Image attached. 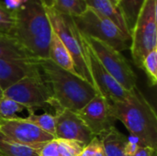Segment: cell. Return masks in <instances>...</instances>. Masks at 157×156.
Masks as SVG:
<instances>
[{"label": "cell", "instance_id": "6da1fadb", "mask_svg": "<svg viewBox=\"0 0 157 156\" xmlns=\"http://www.w3.org/2000/svg\"><path fill=\"white\" fill-rule=\"evenodd\" d=\"M15 28L12 36L36 59H49L52 28L41 0H28L14 11Z\"/></svg>", "mask_w": 157, "mask_h": 156}, {"label": "cell", "instance_id": "7a4b0ae2", "mask_svg": "<svg viewBox=\"0 0 157 156\" xmlns=\"http://www.w3.org/2000/svg\"><path fill=\"white\" fill-rule=\"evenodd\" d=\"M111 112L135 137L141 147L157 148V116L144 94L135 87L122 102L111 103Z\"/></svg>", "mask_w": 157, "mask_h": 156}, {"label": "cell", "instance_id": "3957f363", "mask_svg": "<svg viewBox=\"0 0 157 156\" xmlns=\"http://www.w3.org/2000/svg\"><path fill=\"white\" fill-rule=\"evenodd\" d=\"M39 63L52 93V108L54 111L66 108L77 113L98 94L91 84L62 69L51 60H40Z\"/></svg>", "mask_w": 157, "mask_h": 156}, {"label": "cell", "instance_id": "277c9868", "mask_svg": "<svg viewBox=\"0 0 157 156\" xmlns=\"http://www.w3.org/2000/svg\"><path fill=\"white\" fill-rule=\"evenodd\" d=\"M45 9L52 30L64 44L73 58L77 74L93 86V80L86 62L83 38L74 22L73 17L61 14L52 7L45 6Z\"/></svg>", "mask_w": 157, "mask_h": 156}, {"label": "cell", "instance_id": "5b68a950", "mask_svg": "<svg viewBox=\"0 0 157 156\" xmlns=\"http://www.w3.org/2000/svg\"><path fill=\"white\" fill-rule=\"evenodd\" d=\"M74 22L80 33L86 37L98 39L120 52L130 49L131 39L128 38L115 23L87 6L86 11L73 17Z\"/></svg>", "mask_w": 157, "mask_h": 156}, {"label": "cell", "instance_id": "8992f818", "mask_svg": "<svg viewBox=\"0 0 157 156\" xmlns=\"http://www.w3.org/2000/svg\"><path fill=\"white\" fill-rule=\"evenodd\" d=\"M131 53L142 69L144 57L157 49V0H146L131 33Z\"/></svg>", "mask_w": 157, "mask_h": 156}, {"label": "cell", "instance_id": "52a82bcc", "mask_svg": "<svg viewBox=\"0 0 157 156\" xmlns=\"http://www.w3.org/2000/svg\"><path fill=\"white\" fill-rule=\"evenodd\" d=\"M3 96L25 107L26 109L52 106V93L42 72L28 75L3 92Z\"/></svg>", "mask_w": 157, "mask_h": 156}, {"label": "cell", "instance_id": "ba28073f", "mask_svg": "<svg viewBox=\"0 0 157 156\" xmlns=\"http://www.w3.org/2000/svg\"><path fill=\"white\" fill-rule=\"evenodd\" d=\"M83 37L102 66L126 91L137 87V77L121 52L98 39Z\"/></svg>", "mask_w": 157, "mask_h": 156}, {"label": "cell", "instance_id": "9c48e42d", "mask_svg": "<svg viewBox=\"0 0 157 156\" xmlns=\"http://www.w3.org/2000/svg\"><path fill=\"white\" fill-rule=\"evenodd\" d=\"M0 135L16 143L40 150L47 143L54 139L25 118L17 116L9 119H0Z\"/></svg>", "mask_w": 157, "mask_h": 156}, {"label": "cell", "instance_id": "30bf717a", "mask_svg": "<svg viewBox=\"0 0 157 156\" xmlns=\"http://www.w3.org/2000/svg\"><path fill=\"white\" fill-rule=\"evenodd\" d=\"M81 34V33H80ZM84 41L86 62L88 69L93 80V86L98 94L105 97L110 103L122 102L126 100L130 92L126 91L102 66L98 58L95 56L83 35L81 34Z\"/></svg>", "mask_w": 157, "mask_h": 156}, {"label": "cell", "instance_id": "8fae6325", "mask_svg": "<svg viewBox=\"0 0 157 156\" xmlns=\"http://www.w3.org/2000/svg\"><path fill=\"white\" fill-rule=\"evenodd\" d=\"M77 114L94 136L98 137L115 127L111 103L100 94H97Z\"/></svg>", "mask_w": 157, "mask_h": 156}, {"label": "cell", "instance_id": "7c38bea8", "mask_svg": "<svg viewBox=\"0 0 157 156\" xmlns=\"http://www.w3.org/2000/svg\"><path fill=\"white\" fill-rule=\"evenodd\" d=\"M55 138L78 142L86 145L95 136L76 112L66 108L55 110Z\"/></svg>", "mask_w": 157, "mask_h": 156}, {"label": "cell", "instance_id": "4fadbf2b", "mask_svg": "<svg viewBox=\"0 0 157 156\" xmlns=\"http://www.w3.org/2000/svg\"><path fill=\"white\" fill-rule=\"evenodd\" d=\"M39 61V59H0V88L3 92L22 78L40 73L41 69Z\"/></svg>", "mask_w": 157, "mask_h": 156}, {"label": "cell", "instance_id": "5bb4252c", "mask_svg": "<svg viewBox=\"0 0 157 156\" xmlns=\"http://www.w3.org/2000/svg\"><path fill=\"white\" fill-rule=\"evenodd\" d=\"M85 146L75 141L54 138L39 150V155L79 156Z\"/></svg>", "mask_w": 157, "mask_h": 156}, {"label": "cell", "instance_id": "9a60e30c", "mask_svg": "<svg viewBox=\"0 0 157 156\" xmlns=\"http://www.w3.org/2000/svg\"><path fill=\"white\" fill-rule=\"evenodd\" d=\"M49 60L62 69L79 76L75 71V63L70 52L53 30L49 47Z\"/></svg>", "mask_w": 157, "mask_h": 156}, {"label": "cell", "instance_id": "2e32d148", "mask_svg": "<svg viewBox=\"0 0 157 156\" xmlns=\"http://www.w3.org/2000/svg\"><path fill=\"white\" fill-rule=\"evenodd\" d=\"M86 6L102 16L109 18L113 23L117 25V27L128 37L131 39V33L126 26L124 18L118 8V6H114L109 0H85Z\"/></svg>", "mask_w": 157, "mask_h": 156}, {"label": "cell", "instance_id": "e0dca14e", "mask_svg": "<svg viewBox=\"0 0 157 156\" xmlns=\"http://www.w3.org/2000/svg\"><path fill=\"white\" fill-rule=\"evenodd\" d=\"M101 141L106 156H125V148L128 137L116 127L98 136Z\"/></svg>", "mask_w": 157, "mask_h": 156}, {"label": "cell", "instance_id": "ac0fdd59", "mask_svg": "<svg viewBox=\"0 0 157 156\" xmlns=\"http://www.w3.org/2000/svg\"><path fill=\"white\" fill-rule=\"evenodd\" d=\"M0 59L28 60L36 58H34L14 36L0 32Z\"/></svg>", "mask_w": 157, "mask_h": 156}, {"label": "cell", "instance_id": "d6986e66", "mask_svg": "<svg viewBox=\"0 0 157 156\" xmlns=\"http://www.w3.org/2000/svg\"><path fill=\"white\" fill-rule=\"evenodd\" d=\"M146 0H118V8L120 9L126 26L132 33L140 12Z\"/></svg>", "mask_w": 157, "mask_h": 156}, {"label": "cell", "instance_id": "ffe728a7", "mask_svg": "<svg viewBox=\"0 0 157 156\" xmlns=\"http://www.w3.org/2000/svg\"><path fill=\"white\" fill-rule=\"evenodd\" d=\"M0 152L3 156H40L39 150L10 142L0 135Z\"/></svg>", "mask_w": 157, "mask_h": 156}, {"label": "cell", "instance_id": "44dd1931", "mask_svg": "<svg viewBox=\"0 0 157 156\" xmlns=\"http://www.w3.org/2000/svg\"><path fill=\"white\" fill-rule=\"evenodd\" d=\"M28 116L25 118L29 122L35 124L37 127L44 131L45 132L51 134L55 138V127H56V118L54 115L50 113H43L38 115L33 109H27Z\"/></svg>", "mask_w": 157, "mask_h": 156}, {"label": "cell", "instance_id": "7402d4cb", "mask_svg": "<svg viewBox=\"0 0 157 156\" xmlns=\"http://www.w3.org/2000/svg\"><path fill=\"white\" fill-rule=\"evenodd\" d=\"M52 7L61 14L78 17L86 11L87 6L85 0H53Z\"/></svg>", "mask_w": 157, "mask_h": 156}, {"label": "cell", "instance_id": "603a6c76", "mask_svg": "<svg viewBox=\"0 0 157 156\" xmlns=\"http://www.w3.org/2000/svg\"><path fill=\"white\" fill-rule=\"evenodd\" d=\"M142 69L145 72L150 86H155L157 83V49L150 51L144 59Z\"/></svg>", "mask_w": 157, "mask_h": 156}, {"label": "cell", "instance_id": "cb8c5ba5", "mask_svg": "<svg viewBox=\"0 0 157 156\" xmlns=\"http://www.w3.org/2000/svg\"><path fill=\"white\" fill-rule=\"evenodd\" d=\"M25 108L22 105L6 97H0V119H9L16 117L17 113L22 112Z\"/></svg>", "mask_w": 157, "mask_h": 156}, {"label": "cell", "instance_id": "d4e9b609", "mask_svg": "<svg viewBox=\"0 0 157 156\" xmlns=\"http://www.w3.org/2000/svg\"><path fill=\"white\" fill-rule=\"evenodd\" d=\"M15 28V13L6 8L0 3V32L6 34H13Z\"/></svg>", "mask_w": 157, "mask_h": 156}, {"label": "cell", "instance_id": "484cf974", "mask_svg": "<svg viewBox=\"0 0 157 156\" xmlns=\"http://www.w3.org/2000/svg\"><path fill=\"white\" fill-rule=\"evenodd\" d=\"M79 156H106L99 138L95 136L83 148Z\"/></svg>", "mask_w": 157, "mask_h": 156}, {"label": "cell", "instance_id": "4316f807", "mask_svg": "<svg viewBox=\"0 0 157 156\" xmlns=\"http://www.w3.org/2000/svg\"><path fill=\"white\" fill-rule=\"evenodd\" d=\"M139 147H141L139 141L135 137L130 135L128 137V142L125 148V156H132Z\"/></svg>", "mask_w": 157, "mask_h": 156}, {"label": "cell", "instance_id": "83f0119b", "mask_svg": "<svg viewBox=\"0 0 157 156\" xmlns=\"http://www.w3.org/2000/svg\"><path fill=\"white\" fill-rule=\"evenodd\" d=\"M28 0H4V6L10 11H15L21 7Z\"/></svg>", "mask_w": 157, "mask_h": 156}, {"label": "cell", "instance_id": "f1b7e54d", "mask_svg": "<svg viewBox=\"0 0 157 156\" xmlns=\"http://www.w3.org/2000/svg\"><path fill=\"white\" fill-rule=\"evenodd\" d=\"M156 154V150L150 147H139L138 150L132 156H155Z\"/></svg>", "mask_w": 157, "mask_h": 156}, {"label": "cell", "instance_id": "f546056e", "mask_svg": "<svg viewBox=\"0 0 157 156\" xmlns=\"http://www.w3.org/2000/svg\"><path fill=\"white\" fill-rule=\"evenodd\" d=\"M41 1L44 4V6L48 7H52L53 5V0H41Z\"/></svg>", "mask_w": 157, "mask_h": 156}, {"label": "cell", "instance_id": "4dcf8cb0", "mask_svg": "<svg viewBox=\"0 0 157 156\" xmlns=\"http://www.w3.org/2000/svg\"><path fill=\"white\" fill-rule=\"evenodd\" d=\"M114 6H118V0H109Z\"/></svg>", "mask_w": 157, "mask_h": 156}, {"label": "cell", "instance_id": "1f68e13d", "mask_svg": "<svg viewBox=\"0 0 157 156\" xmlns=\"http://www.w3.org/2000/svg\"><path fill=\"white\" fill-rule=\"evenodd\" d=\"M3 97V90L0 88V97Z\"/></svg>", "mask_w": 157, "mask_h": 156}, {"label": "cell", "instance_id": "d6a6232c", "mask_svg": "<svg viewBox=\"0 0 157 156\" xmlns=\"http://www.w3.org/2000/svg\"><path fill=\"white\" fill-rule=\"evenodd\" d=\"M0 156H3V154H1V152H0Z\"/></svg>", "mask_w": 157, "mask_h": 156}, {"label": "cell", "instance_id": "836d02e7", "mask_svg": "<svg viewBox=\"0 0 157 156\" xmlns=\"http://www.w3.org/2000/svg\"><path fill=\"white\" fill-rule=\"evenodd\" d=\"M155 156H156V154H155Z\"/></svg>", "mask_w": 157, "mask_h": 156}]
</instances>
